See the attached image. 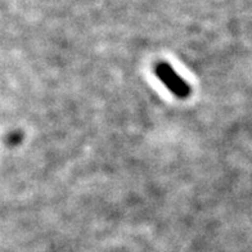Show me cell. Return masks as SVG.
I'll return each mask as SVG.
<instances>
[{"label":"cell","mask_w":252,"mask_h":252,"mask_svg":"<svg viewBox=\"0 0 252 252\" xmlns=\"http://www.w3.org/2000/svg\"><path fill=\"white\" fill-rule=\"evenodd\" d=\"M155 72L158 80L165 85L167 89L176 95L178 98H188L190 94V87L188 83H186L182 77L179 76V73L174 70L173 67L170 66L169 63L159 62L157 63L155 67Z\"/></svg>","instance_id":"1"}]
</instances>
